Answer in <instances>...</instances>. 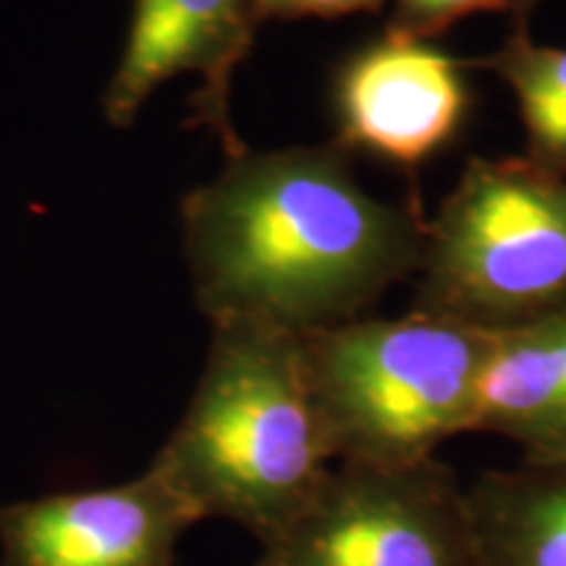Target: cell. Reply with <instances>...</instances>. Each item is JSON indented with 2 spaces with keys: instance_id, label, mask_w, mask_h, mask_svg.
Masks as SVG:
<instances>
[{
  "instance_id": "cell-9",
  "label": "cell",
  "mask_w": 566,
  "mask_h": 566,
  "mask_svg": "<svg viewBox=\"0 0 566 566\" xmlns=\"http://www.w3.org/2000/svg\"><path fill=\"white\" fill-rule=\"evenodd\" d=\"M475 433L504 436L525 454L566 451V307L493 331Z\"/></svg>"
},
{
  "instance_id": "cell-10",
  "label": "cell",
  "mask_w": 566,
  "mask_h": 566,
  "mask_svg": "<svg viewBox=\"0 0 566 566\" xmlns=\"http://www.w3.org/2000/svg\"><path fill=\"white\" fill-rule=\"evenodd\" d=\"M464 499L483 566H566V451L488 470Z\"/></svg>"
},
{
  "instance_id": "cell-3",
  "label": "cell",
  "mask_w": 566,
  "mask_h": 566,
  "mask_svg": "<svg viewBox=\"0 0 566 566\" xmlns=\"http://www.w3.org/2000/svg\"><path fill=\"white\" fill-rule=\"evenodd\" d=\"M493 331L412 310L302 336L336 462L405 467L475 433Z\"/></svg>"
},
{
  "instance_id": "cell-12",
  "label": "cell",
  "mask_w": 566,
  "mask_h": 566,
  "mask_svg": "<svg viewBox=\"0 0 566 566\" xmlns=\"http://www.w3.org/2000/svg\"><path fill=\"white\" fill-rule=\"evenodd\" d=\"M514 0H396L386 34L399 40L424 42L454 27L472 13L509 11Z\"/></svg>"
},
{
  "instance_id": "cell-6",
  "label": "cell",
  "mask_w": 566,
  "mask_h": 566,
  "mask_svg": "<svg viewBox=\"0 0 566 566\" xmlns=\"http://www.w3.org/2000/svg\"><path fill=\"white\" fill-rule=\"evenodd\" d=\"M200 514L158 464L132 483L0 506V566H174Z\"/></svg>"
},
{
  "instance_id": "cell-1",
  "label": "cell",
  "mask_w": 566,
  "mask_h": 566,
  "mask_svg": "<svg viewBox=\"0 0 566 566\" xmlns=\"http://www.w3.org/2000/svg\"><path fill=\"white\" fill-rule=\"evenodd\" d=\"M195 300L212 325L292 336L365 317L417 273L424 226L417 202H384L338 145L231 155L181 205Z\"/></svg>"
},
{
  "instance_id": "cell-11",
  "label": "cell",
  "mask_w": 566,
  "mask_h": 566,
  "mask_svg": "<svg viewBox=\"0 0 566 566\" xmlns=\"http://www.w3.org/2000/svg\"><path fill=\"white\" fill-rule=\"evenodd\" d=\"M464 66L485 69L509 84L527 134V158L566 176V48L537 45L527 30H514L499 51Z\"/></svg>"
},
{
  "instance_id": "cell-4",
  "label": "cell",
  "mask_w": 566,
  "mask_h": 566,
  "mask_svg": "<svg viewBox=\"0 0 566 566\" xmlns=\"http://www.w3.org/2000/svg\"><path fill=\"white\" fill-rule=\"evenodd\" d=\"M566 307V176L470 158L424 226L412 310L506 331Z\"/></svg>"
},
{
  "instance_id": "cell-7",
  "label": "cell",
  "mask_w": 566,
  "mask_h": 566,
  "mask_svg": "<svg viewBox=\"0 0 566 566\" xmlns=\"http://www.w3.org/2000/svg\"><path fill=\"white\" fill-rule=\"evenodd\" d=\"M260 19L254 0H134L129 38L103 95L105 118L129 126L160 84L197 74V118L223 142L226 155L244 150L231 126V80L252 51Z\"/></svg>"
},
{
  "instance_id": "cell-14",
  "label": "cell",
  "mask_w": 566,
  "mask_h": 566,
  "mask_svg": "<svg viewBox=\"0 0 566 566\" xmlns=\"http://www.w3.org/2000/svg\"><path fill=\"white\" fill-rule=\"evenodd\" d=\"M537 3H541V0H514V9H512L514 30H527V19L530 13L535 11Z\"/></svg>"
},
{
  "instance_id": "cell-2",
  "label": "cell",
  "mask_w": 566,
  "mask_h": 566,
  "mask_svg": "<svg viewBox=\"0 0 566 566\" xmlns=\"http://www.w3.org/2000/svg\"><path fill=\"white\" fill-rule=\"evenodd\" d=\"M334 459L302 336L212 325L200 384L153 464L200 520L237 522L265 546L313 504Z\"/></svg>"
},
{
  "instance_id": "cell-5",
  "label": "cell",
  "mask_w": 566,
  "mask_h": 566,
  "mask_svg": "<svg viewBox=\"0 0 566 566\" xmlns=\"http://www.w3.org/2000/svg\"><path fill=\"white\" fill-rule=\"evenodd\" d=\"M254 566H483L464 488L438 459L338 462Z\"/></svg>"
},
{
  "instance_id": "cell-13",
  "label": "cell",
  "mask_w": 566,
  "mask_h": 566,
  "mask_svg": "<svg viewBox=\"0 0 566 566\" xmlns=\"http://www.w3.org/2000/svg\"><path fill=\"white\" fill-rule=\"evenodd\" d=\"M386 0H254L258 19H334L346 13L378 11Z\"/></svg>"
},
{
  "instance_id": "cell-8",
  "label": "cell",
  "mask_w": 566,
  "mask_h": 566,
  "mask_svg": "<svg viewBox=\"0 0 566 566\" xmlns=\"http://www.w3.org/2000/svg\"><path fill=\"white\" fill-rule=\"evenodd\" d=\"M336 145L399 168H420L464 124V63L417 40L386 34L354 53L336 76Z\"/></svg>"
}]
</instances>
